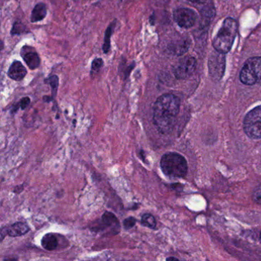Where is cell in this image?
<instances>
[{"mask_svg":"<svg viewBox=\"0 0 261 261\" xmlns=\"http://www.w3.org/2000/svg\"><path fill=\"white\" fill-rule=\"evenodd\" d=\"M179 110V98L174 94H163L157 99L153 106V123L159 132L166 134L172 131Z\"/></svg>","mask_w":261,"mask_h":261,"instance_id":"1","label":"cell"},{"mask_svg":"<svg viewBox=\"0 0 261 261\" xmlns=\"http://www.w3.org/2000/svg\"><path fill=\"white\" fill-rule=\"evenodd\" d=\"M238 32V23L231 18L224 20L213 42V46L216 51L225 54L228 53L233 45Z\"/></svg>","mask_w":261,"mask_h":261,"instance_id":"2","label":"cell"},{"mask_svg":"<svg viewBox=\"0 0 261 261\" xmlns=\"http://www.w3.org/2000/svg\"><path fill=\"white\" fill-rule=\"evenodd\" d=\"M160 166L163 173L170 178H181L187 173V161L182 155L176 152H169L163 155Z\"/></svg>","mask_w":261,"mask_h":261,"instance_id":"3","label":"cell"},{"mask_svg":"<svg viewBox=\"0 0 261 261\" xmlns=\"http://www.w3.org/2000/svg\"><path fill=\"white\" fill-rule=\"evenodd\" d=\"M240 80L245 85L261 83V57H253L247 60L240 74Z\"/></svg>","mask_w":261,"mask_h":261,"instance_id":"4","label":"cell"},{"mask_svg":"<svg viewBox=\"0 0 261 261\" xmlns=\"http://www.w3.org/2000/svg\"><path fill=\"white\" fill-rule=\"evenodd\" d=\"M244 130L251 139H261V106L247 113L244 120Z\"/></svg>","mask_w":261,"mask_h":261,"instance_id":"5","label":"cell"},{"mask_svg":"<svg viewBox=\"0 0 261 261\" xmlns=\"http://www.w3.org/2000/svg\"><path fill=\"white\" fill-rule=\"evenodd\" d=\"M196 65V60L193 57L183 58L174 67L173 72L175 77L183 80L190 77L195 71Z\"/></svg>","mask_w":261,"mask_h":261,"instance_id":"6","label":"cell"},{"mask_svg":"<svg viewBox=\"0 0 261 261\" xmlns=\"http://www.w3.org/2000/svg\"><path fill=\"white\" fill-rule=\"evenodd\" d=\"M223 55L217 51L216 53H213L209 59V73L212 79L215 80H220L224 74L225 59Z\"/></svg>","mask_w":261,"mask_h":261,"instance_id":"7","label":"cell"},{"mask_svg":"<svg viewBox=\"0 0 261 261\" xmlns=\"http://www.w3.org/2000/svg\"><path fill=\"white\" fill-rule=\"evenodd\" d=\"M174 20L181 28L189 29L193 27L196 22L197 16L195 12L189 9H178L174 12Z\"/></svg>","mask_w":261,"mask_h":261,"instance_id":"8","label":"cell"},{"mask_svg":"<svg viewBox=\"0 0 261 261\" xmlns=\"http://www.w3.org/2000/svg\"><path fill=\"white\" fill-rule=\"evenodd\" d=\"M21 55L30 69L34 70L39 68L40 65V58L33 48L29 46L23 47Z\"/></svg>","mask_w":261,"mask_h":261,"instance_id":"9","label":"cell"},{"mask_svg":"<svg viewBox=\"0 0 261 261\" xmlns=\"http://www.w3.org/2000/svg\"><path fill=\"white\" fill-rule=\"evenodd\" d=\"M27 68L23 66L20 62L15 61L8 71V75L10 79L14 81H21L27 75Z\"/></svg>","mask_w":261,"mask_h":261,"instance_id":"10","label":"cell"},{"mask_svg":"<svg viewBox=\"0 0 261 261\" xmlns=\"http://www.w3.org/2000/svg\"><path fill=\"white\" fill-rule=\"evenodd\" d=\"M30 228L23 222H17L7 227V235L10 237H19L27 234Z\"/></svg>","mask_w":261,"mask_h":261,"instance_id":"11","label":"cell"},{"mask_svg":"<svg viewBox=\"0 0 261 261\" xmlns=\"http://www.w3.org/2000/svg\"><path fill=\"white\" fill-rule=\"evenodd\" d=\"M42 246L45 250L53 251L57 249L59 246V241L56 235L53 233L45 234L42 239Z\"/></svg>","mask_w":261,"mask_h":261,"instance_id":"12","label":"cell"},{"mask_svg":"<svg viewBox=\"0 0 261 261\" xmlns=\"http://www.w3.org/2000/svg\"><path fill=\"white\" fill-rule=\"evenodd\" d=\"M47 15L46 6L44 4H39L33 9L31 15V22H37L43 20Z\"/></svg>","mask_w":261,"mask_h":261,"instance_id":"13","label":"cell"},{"mask_svg":"<svg viewBox=\"0 0 261 261\" xmlns=\"http://www.w3.org/2000/svg\"><path fill=\"white\" fill-rule=\"evenodd\" d=\"M102 224L107 227H114V228H120V223L117 220V217L111 212H105L102 216Z\"/></svg>","mask_w":261,"mask_h":261,"instance_id":"14","label":"cell"},{"mask_svg":"<svg viewBox=\"0 0 261 261\" xmlns=\"http://www.w3.org/2000/svg\"><path fill=\"white\" fill-rule=\"evenodd\" d=\"M189 48V44L186 42H175L169 46V50L172 54L182 55Z\"/></svg>","mask_w":261,"mask_h":261,"instance_id":"15","label":"cell"},{"mask_svg":"<svg viewBox=\"0 0 261 261\" xmlns=\"http://www.w3.org/2000/svg\"><path fill=\"white\" fill-rule=\"evenodd\" d=\"M116 21L110 25L107 30L106 33L105 35V42H103V51L105 53H108L111 48V37L112 35L113 32H114V28H115Z\"/></svg>","mask_w":261,"mask_h":261,"instance_id":"16","label":"cell"},{"mask_svg":"<svg viewBox=\"0 0 261 261\" xmlns=\"http://www.w3.org/2000/svg\"><path fill=\"white\" fill-rule=\"evenodd\" d=\"M141 223L145 227L151 229H155L156 227V221L155 218L150 214H144L141 218Z\"/></svg>","mask_w":261,"mask_h":261,"instance_id":"17","label":"cell"},{"mask_svg":"<svg viewBox=\"0 0 261 261\" xmlns=\"http://www.w3.org/2000/svg\"><path fill=\"white\" fill-rule=\"evenodd\" d=\"M45 83L48 84L51 87L53 90V98H54L57 93L58 87H59V77L56 75L51 76L45 80Z\"/></svg>","mask_w":261,"mask_h":261,"instance_id":"18","label":"cell"},{"mask_svg":"<svg viewBox=\"0 0 261 261\" xmlns=\"http://www.w3.org/2000/svg\"><path fill=\"white\" fill-rule=\"evenodd\" d=\"M103 62L101 59H95L92 62V65H91V74H95L96 73L100 71V68L103 67Z\"/></svg>","mask_w":261,"mask_h":261,"instance_id":"19","label":"cell"},{"mask_svg":"<svg viewBox=\"0 0 261 261\" xmlns=\"http://www.w3.org/2000/svg\"><path fill=\"white\" fill-rule=\"evenodd\" d=\"M25 30V27L23 24L21 22H16L13 25V29H12V36H15V35L21 34V33H24Z\"/></svg>","mask_w":261,"mask_h":261,"instance_id":"20","label":"cell"},{"mask_svg":"<svg viewBox=\"0 0 261 261\" xmlns=\"http://www.w3.org/2000/svg\"><path fill=\"white\" fill-rule=\"evenodd\" d=\"M136 222H137V221H136L135 218L129 217V218H126L123 221V226L126 230H129V229L132 228L135 226Z\"/></svg>","mask_w":261,"mask_h":261,"instance_id":"21","label":"cell"},{"mask_svg":"<svg viewBox=\"0 0 261 261\" xmlns=\"http://www.w3.org/2000/svg\"><path fill=\"white\" fill-rule=\"evenodd\" d=\"M253 199L255 202L261 204V189H257L253 192Z\"/></svg>","mask_w":261,"mask_h":261,"instance_id":"22","label":"cell"},{"mask_svg":"<svg viewBox=\"0 0 261 261\" xmlns=\"http://www.w3.org/2000/svg\"><path fill=\"white\" fill-rule=\"evenodd\" d=\"M30 97H27L22 98V100L19 102V105H20L21 109L24 110L27 108V107L30 105Z\"/></svg>","mask_w":261,"mask_h":261,"instance_id":"23","label":"cell"},{"mask_svg":"<svg viewBox=\"0 0 261 261\" xmlns=\"http://www.w3.org/2000/svg\"><path fill=\"white\" fill-rule=\"evenodd\" d=\"M23 190V186H16L14 189L15 193L19 194Z\"/></svg>","mask_w":261,"mask_h":261,"instance_id":"24","label":"cell"},{"mask_svg":"<svg viewBox=\"0 0 261 261\" xmlns=\"http://www.w3.org/2000/svg\"><path fill=\"white\" fill-rule=\"evenodd\" d=\"M167 260H178V259H177V258H175V257H169V258H167Z\"/></svg>","mask_w":261,"mask_h":261,"instance_id":"25","label":"cell"},{"mask_svg":"<svg viewBox=\"0 0 261 261\" xmlns=\"http://www.w3.org/2000/svg\"><path fill=\"white\" fill-rule=\"evenodd\" d=\"M189 1L192 3H198L199 2L200 0H189Z\"/></svg>","mask_w":261,"mask_h":261,"instance_id":"26","label":"cell"},{"mask_svg":"<svg viewBox=\"0 0 261 261\" xmlns=\"http://www.w3.org/2000/svg\"><path fill=\"white\" fill-rule=\"evenodd\" d=\"M260 238H261V233H260Z\"/></svg>","mask_w":261,"mask_h":261,"instance_id":"27","label":"cell"}]
</instances>
